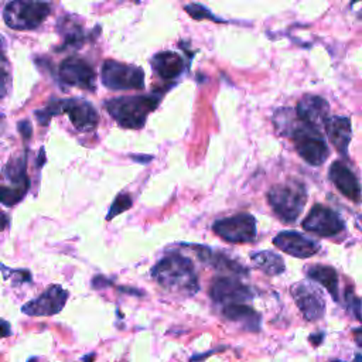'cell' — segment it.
Returning <instances> with one entry per match:
<instances>
[{"mask_svg": "<svg viewBox=\"0 0 362 362\" xmlns=\"http://www.w3.org/2000/svg\"><path fill=\"white\" fill-rule=\"evenodd\" d=\"M5 40L0 36V61H5Z\"/></svg>", "mask_w": 362, "mask_h": 362, "instance_id": "cell-29", "label": "cell"}, {"mask_svg": "<svg viewBox=\"0 0 362 362\" xmlns=\"http://www.w3.org/2000/svg\"><path fill=\"white\" fill-rule=\"evenodd\" d=\"M210 296L216 303L220 304H244L254 297L251 287L244 285L235 277L223 276L217 277L210 289Z\"/></svg>", "mask_w": 362, "mask_h": 362, "instance_id": "cell-13", "label": "cell"}, {"mask_svg": "<svg viewBox=\"0 0 362 362\" xmlns=\"http://www.w3.org/2000/svg\"><path fill=\"white\" fill-rule=\"evenodd\" d=\"M186 12L196 20H204V19H210V20H214V22H223L221 19H218L217 16H214L207 8H204L203 5H197V4H193V5H187L186 8Z\"/></svg>", "mask_w": 362, "mask_h": 362, "instance_id": "cell-23", "label": "cell"}, {"mask_svg": "<svg viewBox=\"0 0 362 362\" xmlns=\"http://www.w3.org/2000/svg\"><path fill=\"white\" fill-rule=\"evenodd\" d=\"M330 362H344V361H338V359H334V361H330Z\"/></svg>", "mask_w": 362, "mask_h": 362, "instance_id": "cell-32", "label": "cell"}, {"mask_svg": "<svg viewBox=\"0 0 362 362\" xmlns=\"http://www.w3.org/2000/svg\"><path fill=\"white\" fill-rule=\"evenodd\" d=\"M301 227L311 234H316L323 238L335 237L344 231V221L339 216L328 207L321 204H316L306 220L303 221Z\"/></svg>", "mask_w": 362, "mask_h": 362, "instance_id": "cell-9", "label": "cell"}, {"mask_svg": "<svg viewBox=\"0 0 362 362\" xmlns=\"http://www.w3.org/2000/svg\"><path fill=\"white\" fill-rule=\"evenodd\" d=\"M268 201L273 213L286 224H293L301 216L306 203V187L299 181H286L273 186L268 193Z\"/></svg>", "mask_w": 362, "mask_h": 362, "instance_id": "cell-3", "label": "cell"}, {"mask_svg": "<svg viewBox=\"0 0 362 362\" xmlns=\"http://www.w3.org/2000/svg\"><path fill=\"white\" fill-rule=\"evenodd\" d=\"M130 207H132V199H130V196H127V194H120V196L116 197V200L113 201V204H112V207H111V210H109L106 218H108V220H112V218H115L116 216H119V214L125 213L126 210H129Z\"/></svg>", "mask_w": 362, "mask_h": 362, "instance_id": "cell-22", "label": "cell"}, {"mask_svg": "<svg viewBox=\"0 0 362 362\" xmlns=\"http://www.w3.org/2000/svg\"><path fill=\"white\" fill-rule=\"evenodd\" d=\"M151 276L163 289L171 293L194 296L200 289L193 262L180 254L164 256L151 269Z\"/></svg>", "mask_w": 362, "mask_h": 362, "instance_id": "cell-1", "label": "cell"}, {"mask_svg": "<svg viewBox=\"0 0 362 362\" xmlns=\"http://www.w3.org/2000/svg\"><path fill=\"white\" fill-rule=\"evenodd\" d=\"M323 339H324V334H323V332H318V334H313V335L310 337V342H311L314 347H318V345H321Z\"/></svg>", "mask_w": 362, "mask_h": 362, "instance_id": "cell-27", "label": "cell"}, {"mask_svg": "<svg viewBox=\"0 0 362 362\" xmlns=\"http://www.w3.org/2000/svg\"><path fill=\"white\" fill-rule=\"evenodd\" d=\"M354 362H362V355H356L355 359H354Z\"/></svg>", "mask_w": 362, "mask_h": 362, "instance_id": "cell-30", "label": "cell"}, {"mask_svg": "<svg viewBox=\"0 0 362 362\" xmlns=\"http://www.w3.org/2000/svg\"><path fill=\"white\" fill-rule=\"evenodd\" d=\"M12 335V327L8 321L0 318V337H9Z\"/></svg>", "mask_w": 362, "mask_h": 362, "instance_id": "cell-26", "label": "cell"}, {"mask_svg": "<svg viewBox=\"0 0 362 362\" xmlns=\"http://www.w3.org/2000/svg\"><path fill=\"white\" fill-rule=\"evenodd\" d=\"M4 174L6 175L8 183L0 186V203L12 207L26 197L30 187V180L26 173V160L18 158L11 161L8 167H5Z\"/></svg>", "mask_w": 362, "mask_h": 362, "instance_id": "cell-7", "label": "cell"}, {"mask_svg": "<svg viewBox=\"0 0 362 362\" xmlns=\"http://www.w3.org/2000/svg\"><path fill=\"white\" fill-rule=\"evenodd\" d=\"M328 177L332 181V185L337 187V190L347 197L348 200L354 203L361 201L362 190L359 186V181L355 177V174L341 161H334L330 167Z\"/></svg>", "mask_w": 362, "mask_h": 362, "instance_id": "cell-16", "label": "cell"}, {"mask_svg": "<svg viewBox=\"0 0 362 362\" xmlns=\"http://www.w3.org/2000/svg\"><path fill=\"white\" fill-rule=\"evenodd\" d=\"M345 300H347V306L349 307V310L354 313V316L362 321V299H358L352 292H349V289L345 293Z\"/></svg>", "mask_w": 362, "mask_h": 362, "instance_id": "cell-24", "label": "cell"}, {"mask_svg": "<svg viewBox=\"0 0 362 362\" xmlns=\"http://www.w3.org/2000/svg\"><path fill=\"white\" fill-rule=\"evenodd\" d=\"M151 65L163 80H175L186 68L183 57L173 51L156 54L151 60Z\"/></svg>", "mask_w": 362, "mask_h": 362, "instance_id": "cell-18", "label": "cell"}, {"mask_svg": "<svg viewBox=\"0 0 362 362\" xmlns=\"http://www.w3.org/2000/svg\"><path fill=\"white\" fill-rule=\"evenodd\" d=\"M37 119L47 125L50 118L65 113L68 115L71 123L75 126V129L81 132H91L98 126V112L95 108L84 99H63V101H53L50 102L43 111H37Z\"/></svg>", "mask_w": 362, "mask_h": 362, "instance_id": "cell-4", "label": "cell"}, {"mask_svg": "<svg viewBox=\"0 0 362 362\" xmlns=\"http://www.w3.org/2000/svg\"><path fill=\"white\" fill-rule=\"evenodd\" d=\"M102 82L106 88L113 91H129L144 88V73L142 68L127 65L119 61L108 60L101 71Z\"/></svg>", "mask_w": 362, "mask_h": 362, "instance_id": "cell-6", "label": "cell"}, {"mask_svg": "<svg viewBox=\"0 0 362 362\" xmlns=\"http://www.w3.org/2000/svg\"><path fill=\"white\" fill-rule=\"evenodd\" d=\"M223 314L227 320L242 324L249 331L261 330V314L246 304H230L225 306Z\"/></svg>", "mask_w": 362, "mask_h": 362, "instance_id": "cell-19", "label": "cell"}, {"mask_svg": "<svg viewBox=\"0 0 362 362\" xmlns=\"http://www.w3.org/2000/svg\"><path fill=\"white\" fill-rule=\"evenodd\" d=\"M214 232L230 244H248L256 238V220L251 214H238L214 223Z\"/></svg>", "mask_w": 362, "mask_h": 362, "instance_id": "cell-8", "label": "cell"}, {"mask_svg": "<svg viewBox=\"0 0 362 362\" xmlns=\"http://www.w3.org/2000/svg\"><path fill=\"white\" fill-rule=\"evenodd\" d=\"M8 225H9V218L2 211H0V232L6 230Z\"/></svg>", "mask_w": 362, "mask_h": 362, "instance_id": "cell-28", "label": "cell"}, {"mask_svg": "<svg viewBox=\"0 0 362 362\" xmlns=\"http://www.w3.org/2000/svg\"><path fill=\"white\" fill-rule=\"evenodd\" d=\"M4 115H0V127H2V123H4Z\"/></svg>", "mask_w": 362, "mask_h": 362, "instance_id": "cell-31", "label": "cell"}, {"mask_svg": "<svg viewBox=\"0 0 362 362\" xmlns=\"http://www.w3.org/2000/svg\"><path fill=\"white\" fill-rule=\"evenodd\" d=\"M325 133L331 144L337 149L338 153L347 157L348 146L352 136L351 120L345 116H331L325 125Z\"/></svg>", "mask_w": 362, "mask_h": 362, "instance_id": "cell-17", "label": "cell"}, {"mask_svg": "<svg viewBox=\"0 0 362 362\" xmlns=\"http://www.w3.org/2000/svg\"><path fill=\"white\" fill-rule=\"evenodd\" d=\"M293 299L307 321L320 320L325 313L323 293L310 282H299L292 287Z\"/></svg>", "mask_w": 362, "mask_h": 362, "instance_id": "cell-10", "label": "cell"}, {"mask_svg": "<svg viewBox=\"0 0 362 362\" xmlns=\"http://www.w3.org/2000/svg\"><path fill=\"white\" fill-rule=\"evenodd\" d=\"M8 87H9V77L4 70H0V98H4L6 95Z\"/></svg>", "mask_w": 362, "mask_h": 362, "instance_id": "cell-25", "label": "cell"}, {"mask_svg": "<svg viewBox=\"0 0 362 362\" xmlns=\"http://www.w3.org/2000/svg\"><path fill=\"white\" fill-rule=\"evenodd\" d=\"M273 244L285 254L299 259L311 258L320 251V245L316 241L296 231H283L277 234L276 238L273 239Z\"/></svg>", "mask_w": 362, "mask_h": 362, "instance_id": "cell-15", "label": "cell"}, {"mask_svg": "<svg viewBox=\"0 0 362 362\" xmlns=\"http://www.w3.org/2000/svg\"><path fill=\"white\" fill-rule=\"evenodd\" d=\"M50 13L51 6L49 4L16 0L5 8L4 19L11 29L27 32L37 29L50 16Z\"/></svg>", "mask_w": 362, "mask_h": 362, "instance_id": "cell-5", "label": "cell"}, {"mask_svg": "<svg viewBox=\"0 0 362 362\" xmlns=\"http://www.w3.org/2000/svg\"><path fill=\"white\" fill-rule=\"evenodd\" d=\"M296 115L301 123L320 133L325 129V125L331 118L328 102L317 95L303 96L297 104Z\"/></svg>", "mask_w": 362, "mask_h": 362, "instance_id": "cell-12", "label": "cell"}, {"mask_svg": "<svg viewBox=\"0 0 362 362\" xmlns=\"http://www.w3.org/2000/svg\"><path fill=\"white\" fill-rule=\"evenodd\" d=\"M254 265L261 269L268 276H277L282 275L286 269V265L280 255L272 251H262L252 255Z\"/></svg>", "mask_w": 362, "mask_h": 362, "instance_id": "cell-21", "label": "cell"}, {"mask_svg": "<svg viewBox=\"0 0 362 362\" xmlns=\"http://www.w3.org/2000/svg\"><path fill=\"white\" fill-rule=\"evenodd\" d=\"M68 300V292L58 285L50 286L37 299L26 303L22 311L32 317H46L58 314Z\"/></svg>", "mask_w": 362, "mask_h": 362, "instance_id": "cell-14", "label": "cell"}, {"mask_svg": "<svg viewBox=\"0 0 362 362\" xmlns=\"http://www.w3.org/2000/svg\"><path fill=\"white\" fill-rule=\"evenodd\" d=\"M60 80L70 87L87 91L95 89L96 75L94 68L80 57H68L60 65Z\"/></svg>", "mask_w": 362, "mask_h": 362, "instance_id": "cell-11", "label": "cell"}, {"mask_svg": "<svg viewBox=\"0 0 362 362\" xmlns=\"http://www.w3.org/2000/svg\"><path fill=\"white\" fill-rule=\"evenodd\" d=\"M158 102L160 96L156 94L120 96L106 101L105 108L122 127L140 129L146 123L147 116L157 108Z\"/></svg>", "mask_w": 362, "mask_h": 362, "instance_id": "cell-2", "label": "cell"}, {"mask_svg": "<svg viewBox=\"0 0 362 362\" xmlns=\"http://www.w3.org/2000/svg\"><path fill=\"white\" fill-rule=\"evenodd\" d=\"M307 275L311 280L320 283L335 301H338V275L334 268L324 265H314L307 269Z\"/></svg>", "mask_w": 362, "mask_h": 362, "instance_id": "cell-20", "label": "cell"}]
</instances>
